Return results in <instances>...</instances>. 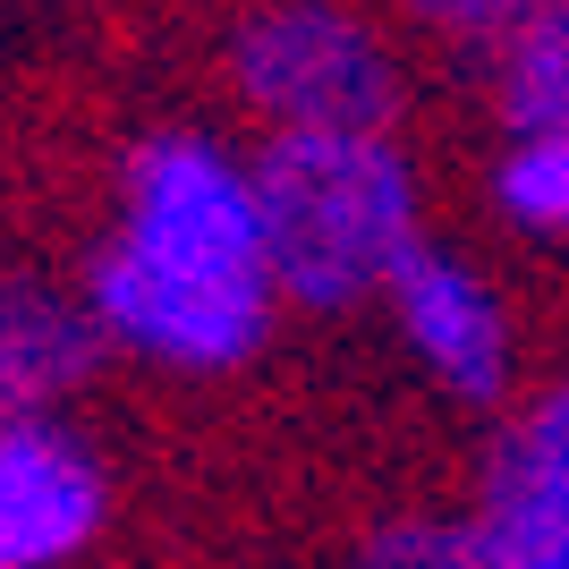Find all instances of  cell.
I'll return each instance as SVG.
<instances>
[{
	"label": "cell",
	"mask_w": 569,
	"mask_h": 569,
	"mask_svg": "<svg viewBox=\"0 0 569 569\" xmlns=\"http://www.w3.org/2000/svg\"><path fill=\"white\" fill-rule=\"evenodd\" d=\"M391 315H400L408 349L426 357L459 400H493L510 382V323H501V298L476 281V263L442 256V247H417L391 272Z\"/></svg>",
	"instance_id": "cell-6"
},
{
	"label": "cell",
	"mask_w": 569,
	"mask_h": 569,
	"mask_svg": "<svg viewBox=\"0 0 569 569\" xmlns=\"http://www.w3.org/2000/svg\"><path fill=\"white\" fill-rule=\"evenodd\" d=\"M238 94L272 137H391V51L340 9H263L238 26Z\"/></svg>",
	"instance_id": "cell-3"
},
{
	"label": "cell",
	"mask_w": 569,
	"mask_h": 569,
	"mask_svg": "<svg viewBox=\"0 0 569 569\" xmlns=\"http://www.w3.org/2000/svg\"><path fill=\"white\" fill-rule=\"evenodd\" d=\"M94 315L69 307L60 289L9 281L0 289V426H34V408L60 400L94 366Z\"/></svg>",
	"instance_id": "cell-7"
},
{
	"label": "cell",
	"mask_w": 569,
	"mask_h": 569,
	"mask_svg": "<svg viewBox=\"0 0 569 569\" xmlns=\"http://www.w3.org/2000/svg\"><path fill=\"white\" fill-rule=\"evenodd\" d=\"M86 315H94V332L162 357V366H238L272 323V289L179 281V272H153V263L102 247L94 281H86Z\"/></svg>",
	"instance_id": "cell-4"
},
{
	"label": "cell",
	"mask_w": 569,
	"mask_h": 569,
	"mask_svg": "<svg viewBox=\"0 0 569 569\" xmlns=\"http://www.w3.org/2000/svg\"><path fill=\"white\" fill-rule=\"evenodd\" d=\"M119 256L179 272L213 289H272L263 256V204L256 170L230 162L204 137H153L128 162V204H119Z\"/></svg>",
	"instance_id": "cell-2"
},
{
	"label": "cell",
	"mask_w": 569,
	"mask_h": 569,
	"mask_svg": "<svg viewBox=\"0 0 569 569\" xmlns=\"http://www.w3.org/2000/svg\"><path fill=\"white\" fill-rule=\"evenodd\" d=\"M501 213L536 238H569V137H519L501 153Z\"/></svg>",
	"instance_id": "cell-10"
},
{
	"label": "cell",
	"mask_w": 569,
	"mask_h": 569,
	"mask_svg": "<svg viewBox=\"0 0 569 569\" xmlns=\"http://www.w3.org/2000/svg\"><path fill=\"white\" fill-rule=\"evenodd\" d=\"M501 111L519 137H569V0L527 9V26L501 43Z\"/></svg>",
	"instance_id": "cell-8"
},
{
	"label": "cell",
	"mask_w": 569,
	"mask_h": 569,
	"mask_svg": "<svg viewBox=\"0 0 569 569\" xmlns=\"http://www.w3.org/2000/svg\"><path fill=\"white\" fill-rule=\"evenodd\" d=\"M102 527V468L60 426H0V569H60Z\"/></svg>",
	"instance_id": "cell-5"
},
{
	"label": "cell",
	"mask_w": 569,
	"mask_h": 569,
	"mask_svg": "<svg viewBox=\"0 0 569 569\" xmlns=\"http://www.w3.org/2000/svg\"><path fill=\"white\" fill-rule=\"evenodd\" d=\"M272 289L298 307H357L391 289L417 238V170L391 137H272L256 153Z\"/></svg>",
	"instance_id": "cell-1"
},
{
	"label": "cell",
	"mask_w": 569,
	"mask_h": 569,
	"mask_svg": "<svg viewBox=\"0 0 569 569\" xmlns=\"http://www.w3.org/2000/svg\"><path fill=\"white\" fill-rule=\"evenodd\" d=\"M485 493L536 501V510H561V519H569V382L545 391L519 426L501 433L493 468H485Z\"/></svg>",
	"instance_id": "cell-9"
},
{
	"label": "cell",
	"mask_w": 569,
	"mask_h": 569,
	"mask_svg": "<svg viewBox=\"0 0 569 569\" xmlns=\"http://www.w3.org/2000/svg\"><path fill=\"white\" fill-rule=\"evenodd\" d=\"M357 569H485L476 519H391L366 536Z\"/></svg>",
	"instance_id": "cell-11"
}]
</instances>
